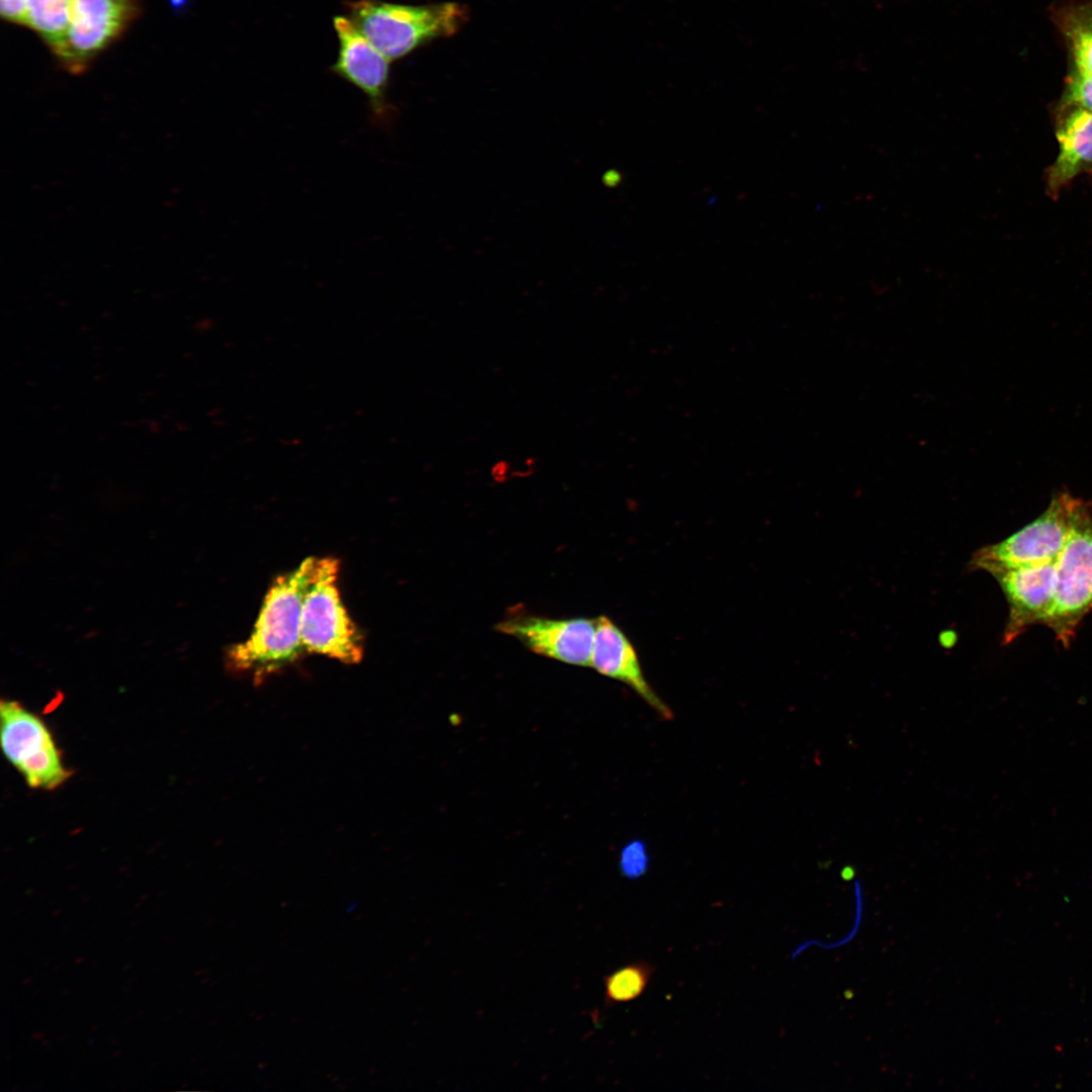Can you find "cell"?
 I'll return each instance as SVG.
<instances>
[{"mask_svg": "<svg viewBox=\"0 0 1092 1092\" xmlns=\"http://www.w3.org/2000/svg\"><path fill=\"white\" fill-rule=\"evenodd\" d=\"M139 12L136 0H71L66 39L56 57L69 72L82 73Z\"/></svg>", "mask_w": 1092, "mask_h": 1092, "instance_id": "obj_7", "label": "cell"}, {"mask_svg": "<svg viewBox=\"0 0 1092 1092\" xmlns=\"http://www.w3.org/2000/svg\"><path fill=\"white\" fill-rule=\"evenodd\" d=\"M324 560L306 558L297 568L274 581L251 635L230 650V660L237 669L269 670L300 654L303 650L300 634L303 602Z\"/></svg>", "mask_w": 1092, "mask_h": 1092, "instance_id": "obj_1", "label": "cell"}, {"mask_svg": "<svg viewBox=\"0 0 1092 1092\" xmlns=\"http://www.w3.org/2000/svg\"><path fill=\"white\" fill-rule=\"evenodd\" d=\"M1053 18L1067 42L1074 72L1092 77V0L1061 6Z\"/></svg>", "mask_w": 1092, "mask_h": 1092, "instance_id": "obj_13", "label": "cell"}, {"mask_svg": "<svg viewBox=\"0 0 1092 1092\" xmlns=\"http://www.w3.org/2000/svg\"><path fill=\"white\" fill-rule=\"evenodd\" d=\"M621 874L629 880L642 878L649 868V855L641 841H634L623 848L619 860Z\"/></svg>", "mask_w": 1092, "mask_h": 1092, "instance_id": "obj_16", "label": "cell"}, {"mask_svg": "<svg viewBox=\"0 0 1092 1092\" xmlns=\"http://www.w3.org/2000/svg\"><path fill=\"white\" fill-rule=\"evenodd\" d=\"M338 572V560L325 558L303 602L301 643L303 650L357 663L363 656L362 639L342 604L336 586Z\"/></svg>", "mask_w": 1092, "mask_h": 1092, "instance_id": "obj_5", "label": "cell"}, {"mask_svg": "<svg viewBox=\"0 0 1092 1092\" xmlns=\"http://www.w3.org/2000/svg\"><path fill=\"white\" fill-rule=\"evenodd\" d=\"M25 3L27 26L57 56L66 39L71 0H25Z\"/></svg>", "mask_w": 1092, "mask_h": 1092, "instance_id": "obj_14", "label": "cell"}, {"mask_svg": "<svg viewBox=\"0 0 1092 1092\" xmlns=\"http://www.w3.org/2000/svg\"><path fill=\"white\" fill-rule=\"evenodd\" d=\"M347 6L356 27L389 61L433 38L453 35L468 19L467 8L455 2L415 6L355 0Z\"/></svg>", "mask_w": 1092, "mask_h": 1092, "instance_id": "obj_2", "label": "cell"}, {"mask_svg": "<svg viewBox=\"0 0 1092 1092\" xmlns=\"http://www.w3.org/2000/svg\"><path fill=\"white\" fill-rule=\"evenodd\" d=\"M1057 126L1060 152L1048 172V187L1057 194L1081 172L1092 170V111L1064 106Z\"/></svg>", "mask_w": 1092, "mask_h": 1092, "instance_id": "obj_12", "label": "cell"}, {"mask_svg": "<svg viewBox=\"0 0 1092 1092\" xmlns=\"http://www.w3.org/2000/svg\"><path fill=\"white\" fill-rule=\"evenodd\" d=\"M1056 582L1042 623L1063 647H1069L1092 610V504L1084 503L1069 538L1056 559Z\"/></svg>", "mask_w": 1092, "mask_h": 1092, "instance_id": "obj_4", "label": "cell"}, {"mask_svg": "<svg viewBox=\"0 0 1092 1092\" xmlns=\"http://www.w3.org/2000/svg\"><path fill=\"white\" fill-rule=\"evenodd\" d=\"M339 55L332 71L353 84L367 97L373 125L390 128L396 110L388 98L389 60L345 16L334 18Z\"/></svg>", "mask_w": 1092, "mask_h": 1092, "instance_id": "obj_8", "label": "cell"}, {"mask_svg": "<svg viewBox=\"0 0 1092 1092\" xmlns=\"http://www.w3.org/2000/svg\"><path fill=\"white\" fill-rule=\"evenodd\" d=\"M1 743L8 760L32 788L53 790L70 771L46 724L15 701H2Z\"/></svg>", "mask_w": 1092, "mask_h": 1092, "instance_id": "obj_6", "label": "cell"}, {"mask_svg": "<svg viewBox=\"0 0 1092 1092\" xmlns=\"http://www.w3.org/2000/svg\"><path fill=\"white\" fill-rule=\"evenodd\" d=\"M597 618L551 619L517 615L495 629L521 641L531 651L578 666H590Z\"/></svg>", "mask_w": 1092, "mask_h": 1092, "instance_id": "obj_9", "label": "cell"}, {"mask_svg": "<svg viewBox=\"0 0 1092 1092\" xmlns=\"http://www.w3.org/2000/svg\"><path fill=\"white\" fill-rule=\"evenodd\" d=\"M655 971L644 961L630 963L604 978V1003L612 1007L639 998L646 990Z\"/></svg>", "mask_w": 1092, "mask_h": 1092, "instance_id": "obj_15", "label": "cell"}, {"mask_svg": "<svg viewBox=\"0 0 1092 1092\" xmlns=\"http://www.w3.org/2000/svg\"><path fill=\"white\" fill-rule=\"evenodd\" d=\"M1084 503V499L1068 491H1060L1031 523L1005 540L977 550L970 567L993 575L1008 569L1056 561Z\"/></svg>", "mask_w": 1092, "mask_h": 1092, "instance_id": "obj_3", "label": "cell"}, {"mask_svg": "<svg viewBox=\"0 0 1092 1092\" xmlns=\"http://www.w3.org/2000/svg\"><path fill=\"white\" fill-rule=\"evenodd\" d=\"M590 666L601 674L627 685L663 719L672 718L670 708L646 679L633 643L607 616L597 618Z\"/></svg>", "mask_w": 1092, "mask_h": 1092, "instance_id": "obj_11", "label": "cell"}, {"mask_svg": "<svg viewBox=\"0 0 1092 1092\" xmlns=\"http://www.w3.org/2000/svg\"><path fill=\"white\" fill-rule=\"evenodd\" d=\"M1056 561L997 572L992 576L1008 603L1003 643L1013 642L1031 625L1042 623L1054 597Z\"/></svg>", "mask_w": 1092, "mask_h": 1092, "instance_id": "obj_10", "label": "cell"}, {"mask_svg": "<svg viewBox=\"0 0 1092 1092\" xmlns=\"http://www.w3.org/2000/svg\"><path fill=\"white\" fill-rule=\"evenodd\" d=\"M1063 106H1077L1092 111V77L1073 72L1066 83Z\"/></svg>", "mask_w": 1092, "mask_h": 1092, "instance_id": "obj_17", "label": "cell"}, {"mask_svg": "<svg viewBox=\"0 0 1092 1092\" xmlns=\"http://www.w3.org/2000/svg\"><path fill=\"white\" fill-rule=\"evenodd\" d=\"M0 13L9 23L27 26L25 0H0Z\"/></svg>", "mask_w": 1092, "mask_h": 1092, "instance_id": "obj_18", "label": "cell"}]
</instances>
